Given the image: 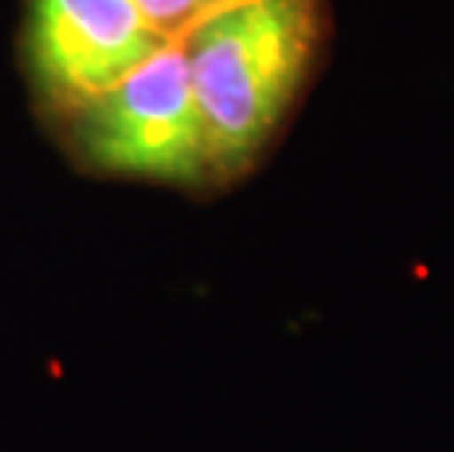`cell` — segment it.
I'll use <instances>...</instances> for the list:
<instances>
[{
	"label": "cell",
	"mask_w": 454,
	"mask_h": 452,
	"mask_svg": "<svg viewBox=\"0 0 454 452\" xmlns=\"http://www.w3.org/2000/svg\"><path fill=\"white\" fill-rule=\"evenodd\" d=\"M206 139L208 186L253 168L320 42L317 0H226L179 36Z\"/></svg>",
	"instance_id": "1"
},
{
	"label": "cell",
	"mask_w": 454,
	"mask_h": 452,
	"mask_svg": "<svg viewBox=\"0 0 454 452\" xmlns=\"http://www.w3.org/2000/svg\"><path fill=\"white\" fill-rule=\"evenodd\" d=\"M82 165L103 174L208 186L206 139L179 38L65 118Z\"/></svg>",
	"instance_id": "2"
},
{
	"label": "cell",
	"mask_w": 454,
	"mask_h": 452,
	"mask_svg": "<svg viewBox=\"0 0 454 452\" xmlns=\"http://www.w3.org/2000/svg\"><path fill=\"white\" fill-rule=\"evenodd\" d=\"M164 38L135 0H27L24 59L47 115L67 118L129 71Z\"/></svg>",
	"instance_id": "3"
},
{
	"label": "cell",
	"mask_w": 454,
	"mask_h": 452,
	"mask_svg": "<svg viewBox=\"0 0 454 452\" xmlns=\"http://www.w3.org/2000/svg\"><path fill=\"white\" fill-rule=\"evenodd\" d=\"M144 18L156 27L164 38H179L188 33L200 18L215 12L226 0H135Z\"/></svg>",
	"instance_id": "4"
}]
</instances>
